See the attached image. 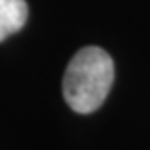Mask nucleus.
Returning a JSON list of instances; mask_svg holds the SVG:
<instances>
[{"label":"nucleus","mask_w":150,"mask_h":150,"mask_svg":"<svg viewBox=\"0 0 150 150\" xmlns=\"http://www.w3.org/2000/svg\"><path fill=\"white\" fill-rule=\"evenodd\" d=\"M27 15L25 0H0V42L22 29Z\"/></svg>","instance_id":"2"},{"label":"nucleus","mask_w":150,"mask_h":150,"mask_svg":"<svg viewBox=\"0 0 150 150\" xmlns=\"http://www.w3.org/2000/svg\"><path fill=\"white\" fill-rule=\"evenodd\" d=\"M114 81V62L100 47H83L69 62L63 76V96L72 110L94 112L105 101Z\"/></svg>","instance_id":"1"}]
</instances>
